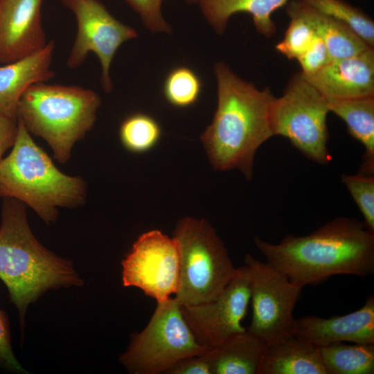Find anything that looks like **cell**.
Wrapping results in <instances>:
<instances>
[{"label": "cell", "instance_id": "25", "mask_svg": "<svg viewBox=\"0 0 374 374\" xmlns=\"http://www.w3.org/2000/svg\"><path fill=\"white\" fill-rule=\"evenodd\" d=\"M202 87L201 80L193 70L179 66L168 74L163 90L166 99L172 105L186 107L197 102Z\"/></svg>", "mask_w": 374, "mask_h": 374}, {"label": "cell", "instance_id": "5", "mask_svg": "<svg viewBox=\"0 0 374 374\" xmlns=\"http://www.w3.org/2000/svg\"><path fill=\"white\" fill-rule=\"evenodd\" d=\"M100 98L75 85L46 82L29 87L18 105V118L26 130L42 138L61 163L70 159L76 142L93 127Z\"/></svg>", "mask_w": 374, "mask_h": 374}, {"label": "cell", "instance_id": "28", "mask_svg": "<svg viewBox=\"0 0 374 374\" xmlns=\"http://www.w3.org/2000/svg\"><path fill=\"white\" fill-rule=\"evenodd\" d=\"M136 12L144 26L152 33H171L172 28L161 12L163 0H125Z\"/></svg>", "mask_w": 374, "mask_h": 374}, {"label": "cell", "instance_id": "18", "mask_svg": "<svg viewBox=\"0 0 374 374\" xmlns=\"http://www.w3.org/2000/svg\"><path fill=\"white\" fill-rule=\"evenodd\" d=\"M258 374H326L319 348L293 335L267 345Z\"/></svg>", "mask_w": 374, "mask_h": 374}, {"label": "cell", "instance_id": "13", "mask_svg": "<svg viewBox=\"0 0 374 374\" xmlns=\"http://www.w3.org/2000/svg\"><path fill=\"white\" fill-rule=\"evenodd\" d=\"M44 0H0V64H8L43 49Z\"/></svg>", "mask_w": 374, "mask_h": 374}, {"label": "cell", "instance_id": "20", "mask_svg": "<svg viewBox=\"0 0 374 374\" xmlns=\"http://www.w3.org/2000/svg\"><path fill=\"white\" fill-rule=\"evenodd\" d=\"M201 11L215 33L222 35L230 18L238 12L251 15L256 30L265 37L276 33L273 13L288 0H197Z\"/></svg>", "mask_w": 374, "mask_h": 374}, {"label": "cell", "instance_id": "9", "mask_svg": "<svg viewBox=\"0 0 374 374\" xmlns=\"http://www.w3.org/2000/svg\"><path fill=\"white\" fill-rule=\"evenodd\" d=\"M250 285L251 322L248 332L267 345L292 335L294 307L303 287L269 262L247 254L243 265Z\"/></svg>", "mask_w": 374, "mask_h": 374}, {"label": "cell", "instance_id": "29", "mask_svg": "<svg viewBox=\"0 0 374 374\" xmlns=\"http://www.w3.org/2000/svg\"><path fill=\"white\" fill-rule=\"evenodd\" d=\"M296 60L301 66V73L308 76L319 71L332 59L325 44L317 36L310 46Z\"/></svg>", "mask_w": 374, "mask_h": 374}, {"label": "cell", "instance_id": "7", "mask_svg": "<svg viewBox=\"0 0 374 374\" xmlns=\"http://www.w3.org/2000/svg\"><path fill=\"white\" fill-rule=\"evenodd\" d=\"M157 303L148 325L131 335L128 347L119 357L130 373H166L179 361L210 350L196 341L175 297Z\"/></svg>", "mask_w": 374, "mask_h": 374}, {"label": "cell", "instance_id": "22", "mask_svg": "<svg viewBox=\"0 0 374 374\" xmlns=\"http://www.w3.org/2000/svg\"><path fill=\"white\" fill-rule=\"evenodd\" d=\"M319 348L326 374L374 373V344L339 342Z\"/></svg>", "mask_w": 374, "mask_h": 374}, {"label": "cell", "instance_id": "23", "mask_svg": "<svg viewBox=\"0 0 374 374\" xmlns=\"http://www.w3.org/2000/svg\"><path fill=\"white\" fill-rule=\"evenodd\" d=\"M319 12L348 26L369 46L374 47L373 20L344 0H301Z\"/></svg>", "mask_w": 374, "mask_h": 374}, {"label": "cell", "instance_id": "16", "mask_svg": "<svg viewBox=\"0 0 374 374\" xmlns=\"http://www.w3.org/2000/svg\"><path fill=\"white\" fill-rule=\"evenodd\" d=\"M54 48L50 41L41 51L0 66V113L17 119L19 102L26 91L54 77L51 68Z\"/></svg>", "mask_w": 374, "mask_h": 374}, {"label": "cell", "instance_id": "33", "mask_svg": "<svg viewBox=\"0 0 374 374\" xmlns=\"http://www.w3.org/2000/svg\"><path fill=\"white\" fill-rule=\"evenodd\" d=\"M187 3H195L197 2V0H185Z\"/></svg>", "mask_w": 374, "mask_h": 374}, {"label": "cell", "instance_id": "17", "mask_svg": "<svg viewBox=\"0 0 374 374\" xmlns=\"http://www.w3.org/2000/svg\"><path fill=\"white\" fill-rule=\"evenodd\" d=\"M286 4L287 15H296L308 23L325 44L332 60L353 56L372 48L348 26L301 0H292Z\"/></svg>", "mask_w": 374, "mask_h": 374}, {"label": "cell", "instance_id": "10", "mask_svg": "<svg viewBox=\"0 0 374 374\" xmlns=\"http://www.w3.org/2000/svg\"><path fill=\"white\" fill-rule=\"evenodd\" d=\"M75 15L77 35L66 65L79 67L88 54L93 52L100 62L101 84L105 92L112 90L110 66L118 48L125 42L136 38L135 29L112 16L99 0H60Z\"/></svg>", "mask_w": 374, "mask_h": 374}, {"label": "cell", "instance_id": "31", "mask_svg": "<svg viewBox=\"0 0 374 374\" xmlns=\"http://www.w3.org/2000/svg\"><path fill=\"white\" fill-rule=\"evenodd\" d=\"M166 374H212L211 366L204 355L185 358L172 368Z\"/></svg>", "mask_w": 374, "mask_h": 374}, {"label": "cell", "instance_id": "4", "mask_svg": "<svg viewBox=\"0 0 374 374\" xmlns=\"http://www.w3.org/2000/svg\"><path fill=\"white\" fill-rule=\"evenodd\" d=\"M86 189L82 178L56 168L18 118L12 149L0 162V198L21 202L50 224L57 220L59 207L80 206Z\"/></svg>", "mask_w": 374, "mask_h": 374}, {"label": "cell", "instance_id": "30", "mask_svg": "<svg viewBox=\"0 0 374 374\" xmlns=\"http://www.w3.org/2000/svg\"><path fill=\"white\" fill-rule=\"evenodd\" d=\"M0 364L15 373H28L15 357L11 346L9 320L4 311L0 309Z\"/></svg>", "mask_w": 374, "mask_h": 374}, {"label": "cell", "instance_id": "32", "mask_svg": "<svg viewBox=\"0 0 374 374\" xmlns=\"http://www.w3.org/2000/svg\"><path fill=\"white\" fill-rule=\"evenodd\" d=\"M17 119L0 113V162L3 154L8 148L12 147L15 141Z\"/></svg>", "mask_w": 374, "mask_h": 374}, {"label": "cell", "instance_id": "19", "mask_svg": "<svg viewBox=\"0 0 374 374\" xmlns=\"http://www.w3.org/2000/svg\"><path fill=\"white\" fill-rule=\"evenodd\" d=\"M267 346L246 330L233 335L204 355L212 374H258Z\"/></svg>", "mask_w": 374, "mask_h": 374}, {"label": "cell", "instance_id": "26", "mask_svg": "<svg viewBox=\"0 0 374 374\" xmlns=\"http://www.w3.org/2000/svg\"><path fill=\"white\" fill-rule=\"evenodd\" d=\"M341 181L361 212L365 226L374 233V175L344 174Z\"/></svg>", "mask_w": 374, "mask_h": 374}, {"label": "cell", "instance_id": "1", "mask_svg": "<svg viewBox=\"0 0 374 374\" xmlns=\"http://www.w3.org/2000/svg\"><path fill=\"white\" fill-rule=\"evenodd\" d=\"M266 261L302 287L339 274L374 273V233L363 222L337 217L309 235L288 234L276 244L256 236Z\"/></svg>", "mask_w": 374, "mask_h": 374}, {"label": "cell", "instance_id": "11", "mask_svg": "<svg viewBox=\"0 0 374 374\" xmlns=\"http://www.w3.org/2000/svg\"><path fill=\"white\" fill-rule=\"evenodd\" d=\"M124 287H135L158 301L176 294L179 251L176 240L161 231L141 234L121 262Z\"/></svg>", "mask_w": 374, "mask_h": 374}, {"label": "cell", "instance_id": "6", "mask_svg": "<svg viewBox=\"0 0 374 374\" xmlns=\"http://www.w3.org/2000/svg\"><path fill=\"white\" fill-rule=\"evenodd\" d=\"M179 251V276L175 299L196 305L216 299L237 271L227 249L205 220L186 217L173 232Z\"/></svg>", "mask_w": 374, "mask_h": 374}, {"label": "cell", "instance_id": "3", "mask_svg": "<svg viewBox=\"0 0 374 374\" xmlns=\"http://www.w3.org/2000/svg\"><path fill=\"white\" fill-rule=\"evenodd\" d=\"M0 279L19 312L23 335L28 306L46 292L81 286L73 262L51 252L35 237L25 204L3 198L0 225Z\"/></svg>", "mask_w": 374, "mask_h": 374}, {"label": "cell", "instance_id": "27", "mask_svg": "<svg viewBox=\"0 0 374 374\" xmlns=\"http://www.w3.org/2000/svg\"><path fill=\"white\" fill-rule=\"evenodd\" d=\"M290 22L285 37L276 46V49L290 60H296L312 44L317 37L312 28L302 17L287 15Z\"/></svg>", "mask_w": 374, "mask_h": 374}, {"label": "cell", "instance_id": "14", "mask_svg": "<svg viewBox=\"0 0 374 374\" xmlns=\"http://www.w3.org/2000/svg\"><path fill=\"white\" fill-rule=\"evenodd\" d=\"M292 335L319 347L345 341L374 344V297L369 295L362 308L345 315L295 319Z\"/></svg>", "mask_w": 374, "mask_h": 374}, {"label": "cell", "instance_id": "2", "mask_svg": "<svg viewBox=\"0 0 374 374\" xmlns=\"http://www.w3.org/2000/svg\"><path fill=\"white\" fill-rule=\"evenodd\" d=\"M214 72L217 106L201 140L217 170H239L247 180L253 175L258 148L274 136L270 107L274 98L268 87L259 89L219 62Z\"/></svg>", "mask_w": 374, "mask_h": 374}, {"label": "cell", "instance_id": "15", "mask_svg": "<svg viewBox=\"0 0 374 374\" xmlns=\"http://www.w3.org/2000/svg\"><path fill=\"white\" fill-rule=\"evenodd\" d=\"M303 76L327 100L374 96L373 48L332 60L314 74Z\"/></svg>", "mask_w": 374, "mask_h": 374}, {"label": "cell", "instance_id": "24", "mask_svg": "<svg viewBox=\"0 0 374 374\" xmlns=\"http://www.w3.org/2000/svg\"><path fill=\"white\" fill-rule=\"evenodd\" d=\"M161 135L157 122L144 114H134L121 123L119 136L123 145L130 151L144 152L153 147Z\"/></svg>", "mask_w": 374, "mask_h": 374}, {"label": "cell", "instance_id": "21", "mask_svg": "<svg viewBox=\"0 0 374 374\" xmlns=\"http://www.w3.org/2000/svg\"><path fill=\"white\" fill-rule=\"evenodd\" d=\"M328 102L330 112L339 117L349 134L364 146L359 172L374 175V96Z\"/></svg>", "mask_w": 374, "mask_h": 374}, {"label": "cell", "instance_id": "8", "mask_svg": "<svg viewBox=\"0 0 374 374\" xmlns=\"http://www.w3.org/2000/svg\"><path fill=\"white\" fill-rule=\"evenodd\" d=\"M328 100L301 72L290 80L283 95L270 107L274 136L287 138L308 159L320 165L331 159L328 148Z\"/></svg>", "mask_w": 374, "mask_h": 374}, {"label": "cell", "instance_id": "12", "mask_svg": "<svg viewBox=\"0 0 374 374\" xmlns=\"http://www.w3.org/2000/svg\"><path fill=\"white\" fill-rule=\"evenodd\" d=\"M251 292L244 266L215 300L196 305H181L182 315L200 345L213 348L235 334L245 331L241 323L250 302Z\"/></svg>", "mask_w": 374, "mask_h": 374}]
</instances>
